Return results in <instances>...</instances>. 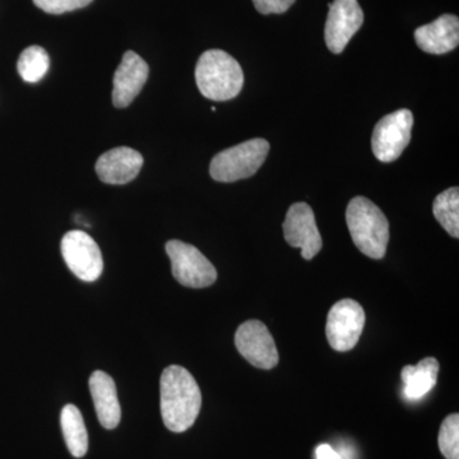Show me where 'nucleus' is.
<instances>
[{
    "instance_id": "3",
    "label": "nucleus",
    "mask_w": 459,
    "mask_h": 459,
    "mask_svg": "<svg viewBox=\"0 0 459 459\" xmlns=\"http://www.w3.org/2000/svg\"><path fill=\"white\" fill-rule=\"evenodd\" d=\"M346 221L352 241L362 255L373 259L385 255L389 243V222L377 204L365 197L351 199Z\"/></svg>"
},
{
    "instance_id": "6",
    "label": "nucleus",
    "mask_w": 459,
    "mask_h": 459,
    "mask_svg": "<svg viewBox=\"0 0 459 459\" xmlns=\"http://www.w3.org/2000/svg\"><path fill=\"white\" fill-rule=\"evenodd\" d=\"M413 115L407 108L385 115L377 122L371 137L374 156L382 162H394L409 146Z\"/></svg>"
},
{
    "instance_id": "23",
    "label": "nucleus",
    "mask_w": 459,
    "mask_h": 459,
    "mask_svg": "<svg viewBox=\"0 0 459 459\" xmlns=\"http://www.w3.org/2000/svg\"><path fill=\"white\" fill-rule=\"evenodd\" d=\"M316 459H341L340 453L334 451L328 444H322L316 448Z\"/></svg>"
},
{
    "instance_id": "15",
    "label": "nucleus",
    "mask_w": 459,
    "mask_h": 459,
    "mask_svg": "<svg viewBox=\"0 0 459 459\" xmlns=\"http://www.w3.org/2000/svg\"><path fill=\"white\" fill-rule=\"evenodd\" d=\"M89 385L100 424L108 430L117 428L122 419V409L113 377L105 371L96 370L90 377Z\"/></svg>"
},
{
    "instance_id": "4",
    "label": "nucleus",
    "mask_w": 459,
    "mask_h": 459,
    "mask_svg": "<svg viewBox=\"0 0 459 459\" xmlns=\"http://www.w3.org/2000/svg\"><path fill=\"white\" fill-rule=\"evenodd\" d=\"M270 143L262 138L243 142L213 157L210 174L220 183H234L253 177L264 164Z\"/></svg>"
},
{
    "instance_id": "12",
    "label": "nucleus",
    "mask_w": 459,
    "mask_h": 459,
    "mask_svg": "<svg viewBox=\"0 0 459 459\" xmlns=\"http://www.w3.org/2000/svg\"><path fill=\"white\" fill-rule=\"evenodd\" d=\"M148 74L147 63L134 51H126L114 74V107H129L146 84Z\"/></svg>"
},
{
    "instance_id": "7",
    "label": "nucleus",
    "mask_w": 459,
    "mask_h": 459,
    "mask_svg": "<svg viewBox=\"0 0 459 459\" xmlns=\"http://www.w3.org/2000/svg\"><path fill=\"white\" fill-rule=\"evenodd\" d=\"M364 325L365 312L361 305L352 299H343L329 310L325 327L328 343L336 351H350L360 340Z\"/></svg>"
},
{
    "instance_id": "10",
    "label": "nucleus",
    "mask_w": 459,
    "mask_h": 459,
    "mask_svg": "<svg viewBox=\"0 0 459 459\" xmlns=\"http://www.w3.org/2000/svg\"><path fill=\"white\" fill-rule=\"evenodd\" d=\"M283 234L289 246L300 247L301 255L307 261H312L322 250L323 241L316 216L312 207L304 202L292 204L287 211Z\"/></svg>"
},
{
    "instance_id": "21",
    "label": "nucleus",
    "mask_w": 459,
    "mask_h": 459,
    "mask_svg": "<svg viewBox=\"0 0 459 459\" xmlns=\"http://www.w3.org/2000/svg\"><path fill=\"white\" fill-rule=\"evenodd\" d=\"M93 0H33L36 7L49 14H63L87 7Z\"/></svg>"
},
{
    "instance_id": "13",
    "label": "nucleus",
    "mask_w": 459,
    "mask_h": 459,
    "mask_svg": "<svg viewBox=\"0 0 459 459\" xmlns=\"http://www.w3.org/2000/svg\"><path fill=\"white\" fill-rule=\"evenodd\" d=\"M143 157L129 147H117L99 157L96 172L100 180L111 186L131 183L140 174Z\"/></svg>"
},
{
    "instance_id": "11",
    "label": "nucleus",
    "mask_w": 459,
    "mask_h": 459,
    "mask_svg": "<svg viewBox=\"0 0 459 459\" xmlns=\"http://www.w3.org/2000/svg\"><path fill=\"white\" fill-rule=\"evenodd\" d=\"M328 7L325 44L332 53L341 54L364 23V12L358 0H334Z\"/></svg>"
},
{
    "instance_id": "18",
    "label": "nucleus",
    "mask_w": 459,
    "mask_h": 459,
    "mask_svg": "<svg viewBox=\"0 0 459 459\" xmlns=\"http://www.w3.org/2000/svg\"><path fill=\"white\" fill-rule=\"evenodd\" d=\"M433 213L437 222L451 237L459 238V189L457 186L444 190L435 198Z\"/></svg>"
},
{
    "instance_id": "19",
    "label": "nucleus",
    "mask_w": 459,
    "mask_h": 459,
    "mask_svg": "<svg viewBox=\"0 0 459 459\" xmlns=\"http://www.w3.org/2000/svg\"><path fill=\"white\" fill-rule=\"evenodd\" d=\"M50 57L44 48L33 45L21 53L18 59V74L23 81L36 83L41 81L49 71Z\"/></svg>"
},
{
    "instance_id": "14",
    "label": "nucleus",
    "mask_w": 459,
    "mask_h": 459,
    "mask_svg": "<svg viewBox=\"0 0 459 459\" xmlns=\"http://www.w3.org/2000/svg\"><path fill=\"white\" fill-rule=\"evenodd\" d=\"M418 47L425 53L440 54L455 50L459 44V20L453 14H443L429 25L415 31Z\"/></svg>"
},
{
    "instance_id": "1",
    "label": "nucleus",
    "mask_w": 459,
    "mask_h": 459,
    "mask_svg": "<svg viewBox=\"0 0 459 459\" xmlns=\"http://www.w3.org/2000/svg\"><path fill=\"white\" fill-rule=\"evenodd\" d=\"M160 404L165 427L172 433H184L195 425L202 407L197 380L186 368L171 365L160 380Z\"/></svg>"
},
{
    "instance_id": "17",
    "label": "nucleus",
    "mask_w": 459,
    "mask_h": 459,
    "mask_svg": "<svg viewBox=\"0 0 459 459\" xmlns=\"http://www.w3.org/2000/svg\"><path fill=\"white\" fill-rule=\"evenodd\" d=\"M63 435L69 452L75 458H82L89 451V435L82 413L74 404H66L60 415Z\"/></svg>"
},
{
    "instance_id": "8",
    "label": "nucleus",
    "mask_w": 459,
    "mask_h": 459,
    "mask_svg": "<svg viewBox=\"0 0 459 459\" xmlns=\"http://www.w3.org/2000/svg\"><path fill=\"white\" fill-rule=\"evenodd\" d=\"M62 255L69 270L84 282H93L101 276L104 270L101 250L86 232L80 230L66 232L62 238Z\"/></svg>"
},
{
    "instance_id": "9",
    "label": "nucleus",
    "mask_w": 459,
    "mask_h": 459,
    "mask_svg": "<svg viewBox=\"0 0 459 459\" xmlns=\"http://www.w3.org/2000/svg\"><path fill=\"white\" fill-rule=\"evenodd\" d=\"M238 351L253 367L271 370L280 360L279 351L267 325L261 320H247L235 334Z\"/></svg>"
},
{
    "instance_id": "16",
    "label": "nucleus",
    "mask_w": 459,
    "mask_h": 459,
    "mask_svg": "<svg viewBox=\"0 0 459 459\" xmlns=\"http://www.w3.org/2000/svg\"><path fill=\"white\" fill-rule=\"evenodd\" d=\"M439 361L434 358H425L418 365H406L401 371L404 397L420 400L437 385L439 374Z\"/></svg>"
},
{
    "instance_id": "5",
    "label": "nucleus",
    "mask_w": 459,
    "mask_h": 459,
    "mask_svg": "<svg viewBox=\"0 0 459 459\" xmlns=\"http://www.w3.org/2000/svg\"><path fill=\"white\" fill-rule=\"evenodd\" d=\"M165 249L171 261L172 276L180 285L204 289L216 282V268L197 247L180 240H170Z\"/></svg>"
},
{
    "instance_id": "22",
    "label": "nucleus",
    "mask_w": 459,
    "mask_h": 459,
    "mask_svg": "<svg viewBox=\"0 0 459 459\" xmlns=\"http://www.w3.org/2000/svg\"><path fill=\"white\" fill-rule=\"evenodd\" d=\"M253 3L261 14H281L289 11L295 0H253Z\"/></svg>"
},
{
    "instance_id": "2",
    "label": "nucleus",
    "mask_w": 459,
    "mask_h": 459,
    "mask_svg": "<svg viewBox=\"0 0 459 459\" xmlns=\"http://www.w3.org/2000/svg\"><path fill=\"white\" fill-rule=\"evenodd\" d=\"M195 81L204 98L229 101L240 93L244 74L238 60L223 50H207L195 66Z\"/></svg>"
},
{
    "instance_id": "20",
    "label": "nucleus",
    "mask_w": 459,
    "mask_h": 459,
    "mask_svg": "<svg viewBox=\"0 0 459 459\" xmlns=\"http://www.w3.org/2000/svg\"><path fill=\"white\" fill-rule=\"evenodd\" d=\"M440 452L446 459H459V415L452 413L444 420L437 437Z\"/></svg>"
}]
</instances>
